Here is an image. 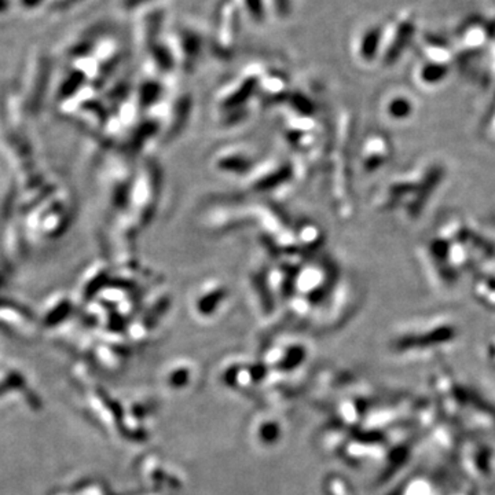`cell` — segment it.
Returning <instances> with one entry per match:
<instances>
[{"label": "cell", "mask_w": 495, "mask_h": 495, "mask_svg": "<svg viewBox=\"0 0 495 495\" xmlns=\"http://www.w3.org/2000/svg\"><path fill=\"white\" fill-rule=\"evenodd\" d=\"M414 32V22L410 18H404V20L399 21L398 28H396L395 38L392 39V45L389 46L386 50V59L389 62L395 61L401 54L402 48H404L407 41Z\"/></svg>", "instance_id": "1"}, {"label": "cell", "mask_w": 495, "mask_h": 495, "mask_svg": "<svg viewBox=\"0 0 495 495\" xmlns=\"http://www.w3.org/2000/svg\"><path fill=\"white\" fill-rule=\"evenodd\" d=\"M412 107L409 98L396 95V97L389 98L388 102L384 105V113L386 117L392 120H404L412 116Z\"/></svg>", "instance_id": "2"}, {"label": "cell", "mask_w": 495, "mask_h": 495, "mask_svg": "<svg viewBox=\"0 0 495 495\" xmlns=\"http://www.w3.org/2000/svg\"><path fill=\"white\" fill-rule=\"evenodd\" d=\"M381 43V30L380 28H371L366 30L365 35L360 38V56L365 61H371L378 54Z\"/></svg>", "instance_id": "3"}, {"label": "cell", "mask_w": 495, "mask_h": 495, "mask_svg": "<svg viewBox=\"0 0 495 495\" xmlns=\"http://www.w3.org/2000/svg\"><path fill=\"white\" fill-rule=\"evenodd\" d=\"M245 4H247L252 17L257 18V20L263 17L262 0H245Z\"/></svg>", "instance_id": "4"}]
</instances>
